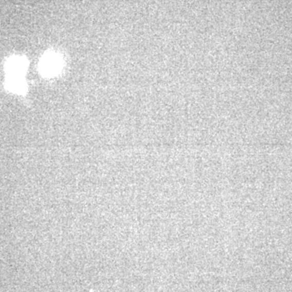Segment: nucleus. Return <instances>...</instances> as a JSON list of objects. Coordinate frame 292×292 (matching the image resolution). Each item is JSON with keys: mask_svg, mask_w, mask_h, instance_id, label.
<instances>
[{"mask_svg": "<svg viewBox=\"0 0 292 292\" xmlns=\"http://www.w3.org/2000/svg\"><path fill=\"white\" fill-rule=\"evenodd\" d=\"M25 69V63L23 59L13 58L10 60L8 64V71H9L10 77H20Z\"/></svg>", "mask_w": 292, "mask_h": 292, "instance_id": "nucleus-1", "label": "nucleus"}, {"mask_svg": "<svg viewBox=\"0 0 292 292\" xmlns=\"http://www.w3.org/2000/svg\"><path fill=\"white\" fill-rule=\"evenodd\" d=\"M59 63L58 59L56 57H46L44 60V63L43 64V69L44 70L46 73L56 72L59 69Z\"/></svg>", "mask_w": 292, "mask_h": 292, "instance_id": "nucleus-2", "label": "nucleus"}]
</instances>
